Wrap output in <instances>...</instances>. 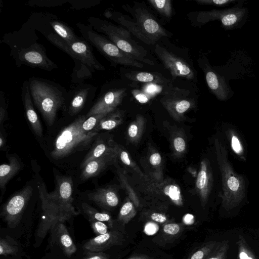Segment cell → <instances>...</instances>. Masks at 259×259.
I'll return each instance as SVG.
<instances>
[{
    "label": "cell",
    "instance_id": "cell-12",
    "mask_svg": "<svg viewBox=\"0 0 259 259\" xmlns=\"http://www.w3.org/2000/svg\"><path fill=\"white\" fill-rule=\"evenodd\" d=\"M32 190L31 186L25 187L17 192L3 205L1 215L9 228L14 229L19 224L32 195Z\"/></svg>",
    "mask_w": 259,
    "mask_h": 259
},
{
    "label": "cell",
    "instance_id": "cell-42",
    "mask_svg": "<svg viewBox=\"0 0 259 259\" xmlns=\"http://www.w3.org/2000/svg\"><path fill=\"white\" fill-rule=\"evenodd\" d=\"M90 222L94 232L97 236L108 232V227L104 222L92 220H90Z\"/></svg>",
    "mask_w": 259,
    "mask_h": 259
},
{
    "label": "cell",
    "instance_id": "cell-19",
    "mask_svg": "<svg viewBox=\"0 0 259 259\" xmlns=\"http://www.w3.org/2000/svg\"><path fill=\"white\" fill-rule=\"evenodd\" d=\"M113 149L100 157L95 159L87 163L82 169L80 178L86 180L96 177L108 166L116 164L118 160L117 154L112 141Z\"/></svg>",
    "mask_w": 259,
    "mask_h": 259
},
{
    "label": "cell",
    "instance_id": "cell-1",
    "mask_svg": "<svg viewBox=\"0 0 259 259\" xmlns=\"http://www.w3.org/2000/svg\"><path fill=\"white\" fill-rule=\"evenodd\" d=\"M38 184L42 217L36 235L42 239L59 223H64L78 212L73 205V183L71 177L57 175L55 190L50 193L43 183Z\"/></svg>",
    "mask_w": 259,
    "mask_h": 259
},
{
    "label": "cell",
    "instance_id": "cell-45",
    "mask_svg": "<svg viewBox=\"0 0 259 259\" xmlns=\"http://www.w3.org/2000/svg\"><path fill=\"white\" fill-rule=\"evenodd\" d=\"M163 231L170 235H175L180 231V226L176 223H169L164 225L163 227Z\"/></svg>",
    "mask_w": 259,
    "mask_h": 259
},
{
    "label": "cell",
    "instance_id": "cell-4",
    "mask_svg": "<svg viewBox=\"0 0 259 259\" xmlns=\"http://www.w3.org/2000/svg\"><path fill=\"white\" fill-rule=\"evenodd\" d=\"M130 9L135 21L116 11H107L104 15L126 27L130 33L147 45H154L162 37L167 36L165 29L147 9L142 7Z\"/></svg>",
    "mask_w": 259,
    "mask_h": 259
},
{
    "label": "cell",
    "instance_id": "cell-38",
    "mask_svg": "<svg viewBox=\"0 0 259 259\" xmlns=\"http://www.w3.org/2000/svg\"><path fill=\"white\" fill-rule=\"evenodd\" d=\"M109 113L94 114L87 118L82 124V129L87 132H93L100 121Z\"/></svg>",
    "mask_w": 259,
    "mask_h": 259
},
{
    "label": "cell",
    "instance_id": "cell-24",
    "mask_svg": "<svg viewBox=\"0 0 259 259\" xmlns=\"http://www.w3.org/2000/svg\"><path fill=\"white\" fill-rule=\"evenodd\" d=\"M113 149L112 140L109 141L108 145L101 140H97L94 143L93 147L83 158L80 164V168L82 169L90 161L101 157Z\"/></svg>",
    "mask_w": 259,
    "mask_h": 259
},
{
    "label": "cell",
    "instance_id": "cell-2",
    "mask_svg": "<svg viewBox=\"0 0 259 259\" xmlns=\"http://www.w3.org/2000/svg\"><path fill=\"white\" fill-rule=\"evenodd\" d=\"M47 37L52 44L73 59L75 64L72 77L74 82L81 83L84 79L91 77L95 70H105L86 40L79 37L74 41L66 42L55 33H50Z\"/></svg>",
    "mask_w": 259,
    "mask_h": 259
},
{
    "label": "cell",
    "instance_id": "cell-9",
    "mask_svg": "<svg viewBox=\"0 0 259 259\" xmlns=\"http://www.w3.org/2000/svg\"><path fill=\"white\" fill-rule=\"evenodd\" d=\"M243 2L238 1L229 9L195 12L193 13L192 20L198 26L211 21L218 20L226 30L239 28L246 22L248 14V9L242 7Z\"/></svg>",
    "mask_w": 259,
    "mask_h": 259
},
{
    "label": "cell",
    "instance_id": "cell-29",
    "mask_svg": "<svg viewBox=\"0 0 259 259\" xmlns=\"http://www.w3.org/2000/svg\"><path fill=\"white\" fill-rule=\"evenodd\" d=\"M50 24L55 33L66 42L74 41L79 38L75 34L71 28L61 22L52 21L50 22Z\"/></svg>",
    "mask_w": 259,
    "mask_h": 259
},
{
    "label": "cell",
    "instance_id": "cell-22",
    "mask_svg": "<svg viewBox=\"0 0 259 259\" xmlns=\"http://www.w3.org/2000/svg\"><path fill=\"white\" fill-rule=\"evenodd\" d=\"M88 197L97 205L108 209L116 206L119 201L116 192L109 187L98 189L89 193Z\"/></svg>",
    "mask_w": 259,
    "mask_h": 259
},
{
    "label": "cell",
    "instance_id": "cell-18",
    "mask_svg": "<svg viewBox=\"0 0 259 259\" xmlns=\"http://www.w3.org/2000/svg\"><path fill=\"white\" fill-rule=\"evenodd\" d=\"M124 236L118 231H108L107 233L97 235L88 240L83 248L90 252H101L109 248L123 243Z\"/></svg>",
    "mask_w": 259,
    "mask_h": 259
},
{
    "label": "cell",
    "instance_id": "cell-3",
    "mask_svg": "<svg viewBox=\"0 0 259 259\" xmlns=\"http://www.w3.org/2000/svg\"><path fill=\"white\" fill-rule=\"evenodd\" d=\"M28 82L33 103L47 124L52 125L58 111L64 106L68 92L61 85L47 79L32 77Z\"/></svg>",
    "mask_w": 259,
    "mask_h": 259
},
{
    "label": "cell",
    "instance_id": "cell-53",
    "mask_svg": "<svg viewBox=\"0 0 259 259\" xmlns=\"http://www.w3.org/2000/svg\"><path fill=\"white\" fill-rule=\"evenodd\" d=\"M5 146V139L4 136L3 135L2 132L1 133V137H0V148L1 149L4 148Z\"/></svg>",
    "mask_w": 259,
    "mask_h": 259
},
{
    "label": "cell",
    "instance_id": "cell-10",
    "mask_svg": "<svg viewBox=\"0 0 259 259\" xmlns=\"http://www.w3.org/2000/svg\"><path fill=\"white\" fill-rule=\"evenodd\" d=\"M138 175V174H137ZM140 178L136 183V189L145 194H153L164 196L178 206L183 205V197L180 187L172 180L158 181L154 178L146 175Z\"/></svg>",
    "mask_w": 259,
    "mask_h": 259
},
{
    "label": "cell",
    "instance_id": "cell-15",
    "mask_svg": "<svg viewBox=\"0 0 259 259\" xmlns=\"http://www.w3.org/2000/svg\"><path fill=\"white\" fill-rule=\"evenodd\" d=\"M126 91L125 88L114 89L102 94L89 109L85 115L86 117L115 110L124 97Z\"/></svg>",
    "mask_w": 259,
    "mask_h": 259
},
{
    "label": "cell",
    "instance_id": "cell-51",
    "mask_svg": "<svg viewBox=\"0 0 259 259\" xmlns=\"http://www.w3.org/2000/svg\"><path fill=\"white\" fill-rule=\"evenodd\" d=\"M183 221L187 225H192L194 222V216L191 214H187L184 216Z\"/></svg>",
    "mask_w": 259,
    "mask_h": 259
},
{
    "label": "cell",
    "instance_id": "cell-48",
    "mask_svg": "<svg viewBox=\"0 0 259 259\" xmlns=\"http://www.w3.org/2000/svg\"><path fill=\"white\" fill-rule=\"evenodd\" d=\"M149 162L153 166L159 165L161 163V156L158 152L152 153L149 157Z\"/></svg>",
    "mask_w": 259,
    "mask_h": 259
},
{
    "label": "cell",
    "instance_id": "cell-30",
    "mask_svg": "<svg viewBox=\"0 0 259 259\" xmlns=\"http://www.w3.org/2000/svg\"><path fill=\"white\" fill-rule=\"evenodd\" d=\"M82 209L84 213L89 218L90 220L107 222L112 227L113 225L111 216L105 212H100L85 202L81 204Z\"/></svg>",
    "mask_w": 259,
    "mask_h": 259
},
{
    "label": "cell",
    "instance_id": "cell-34",
    "mask_svg": "<svg viewBox=\"0 0 259 259\" xmlns=\"http://www.w3.org/2000/svg\"><path fill=\"white\" fill-rule=\"evenodd\" d=\"M148 2L160 14L169 18L172 15V4L170 0H150Z\"/></svg>",
    "mask_w": 259,
    "mask_h": 259
},
{
    "label": "cell",
    "instance_id": "cell-23",
    "mask_svg": "<svg viewBox=\"0 0 259 259\" xmlns=\"http://www.w3.org/2000/svg\"><path fill=\"white\" fill-rule=\"evenodd\" d=\"M9 163H3L0 166V188L4 190L8 182L21 169L22 164L14 156L9 158Z\"/></svg>",
    "mask_w": 259,
    "mask_h": 259
},
{
    "label": "cell",
    "instance_id": "cell-31",
    "mask_svg": "<svg viewBox=\"0 0 259 259\" xmlns=\"http://www.w3.org/2000/svg\"><path fill=\"white\" fill-rule=\"evenodd\" d=\"M113 144L117 154L118 159H119L123 164L132 169L138 175L141 177L144 176L145 174L132 159L128 153L114 141Z\"/></svg>",
    "mask_w": 259,
    "mask_h": 259
},
{
    "label": "cell",
    "instance_id": "cell-16",
    "mask_svg": "<svg viewBox=\"0 0 259 259\" xmlns=\"http://www.w3.org/2000/svg\"><path fill=\"white\" fill-rule=\"evenodd\" d=\"M97 88L89 84L80 83L71 89L67 96L69 100L68 112L71 116L80 112L90 99L94 98Z\"/></svg>",
    "mask_w": 259,
    "mask_h": 259
},
{
    "label": "cell",
    "instance_id": "cell-36",
    "mask_svg": "<svg viewBox=\"0 0 259 259\" xmlns=\"http://www.w3.org/2000/svg\"><path fill=\"white\" fill-rule=\"evenodd\" d=\"M237 244L238 248L239 259H257L249 247L243 236L239 235Z\"/></svg>",
    "mask_w": 259,
    "mask_h": 259
},
{
    "label": "cell",
    "instance_id": "cell-13",
    "mask_svg": "<svg viewBox=\"0 0 259 259\" xmlns=\"http://www.w3.org/2000/svg\"><path fill=\"white\" fill-rule=\"evenodd\" d=\"M16 57L20 65L25 64L49 71L57 68V65L47 57L45 48L37 43L18 50Z\"/></svg>",
    "mask_w": 259,
    "mask_h": 259
},
{
    "label": "cell",
    "instance_id": "cell-28",
    "mask_svg": "<svg viewBox=\"0 0 259 259\" xmlns=\"http://www.w3.org/2000/svg\"><path fill=\"white\" fill-rule=\"evenodd\" d=\"M145 119L144 116L138 114L135 119L131 123L127 130V137L133 143L138 142L144 132Z\"/></svg>",
    "mask_w": 259,
    "mask_h": 259
},
{
    "label": "cell",
    "instance_id": "cell-43",
    "mask_svg": "<svg viewBox=\"0 0 259 259\" xmlns=\"http://www.w3.org/2000/svg\"><path fill=\"white\" fill-rule=\"evenodd\" d=\"M132 93L135 98L141 103H146L154 97V95L137 89L133 90Z\"/></svg>",
    "mask_w": 259,
    "mask_h": 259
},
{
    "label": "cell",
    "instance_id": "cell-41",
    "mask_svg": "<svg viewBox=\"0 0 259 259\" xmlns=\"http://www.w3.org/2000/svg\"><path fill=\"white\" fill-rule=\"evenodd\" d=\"M196 2L200 5L224 7L238 1L236 0H196Z\"/></svg>",
    "mask_w": 259,
    "mask_h": 259
},
{
    "label": "cell",
    "instance_id": "cell-26",
    "mask_svg": "<svg viewBox=\"0 0 259 259\" xmlns=\"http://www.w3.org/2000/svg\"><path fill=\"white\" fill-rule=\"evenodd\" d=\"M57 231L61 248L64 253L70 257L76 251L77 248L64 223H59L57 225Z\"/></svg>",
    "mask_w": 259,
    "mask_h": 259
},
{
    "label": "cell",
    "instance_id": "cell-25",
    "mask_svg": "<svg viewBox=\"0 0 259 259\" xmlns=\"http://www.w3.org/2000/svg\"><path fill=\"white\" fill-rule=\"evenodd\" d=\"M128 79L136 81L155 83L159 85L167 84L169 80L157 73L132 71L125 74Z\"/></svg>",
    "mask_w": 259,
    "mask_h": 259
},
{
    "label": "cell",
    "instance_id": "cell-40",
    "mask_svg": "<svg viewBox=\"0 0 259 259\" xmlns=\"http://www.w3.org/2000/svg\"><path fill=\"white\" fill-rule=\"evenodd\" d=\"M172 146L174 151L178 155L184 153L186 151V141L184 138L181 136H177L173 138Z\"/></svg>",
    "mask_w": 259,
    "mask_h": 259
},
{
    "label": "cell",
    "instance_id": "cell-20",
    "mask_svg": "<svg viewBox=\"0 0 259 259\" xmlns=\"http://www.w3.org/2000/svg\"><path fill=\"white\" fill-rule=\"evenodd\" d=\"M205 73L209 89L219 100L225 101L232 96L233 92L223 76L208 66L206 68Z\"/></svg>",
    "mask_w": 259,
    "mask_h": 259
},
{
    "label": "cell",
    "instance_id": "cell-14",
    "mask_svg": "<svg viewBox=\"0 0 259 259\" xmlns=\"http://www.w3.org/2000/svg\"><path fill=\"white\" fill-rule=\"evenodd\" d=\"M155 51L164 67L169 71L174 78L180 77L189 80L194 78L195 73L193 69L184 60L168 52L159 45H156Z\"/></svg>",
    "mask_w": 259,
    "mask_h": 259
},
{
    "label": "cell",
    "instance_id": "cell-7",
    "mask_svg": "<svg viewBox=\"0 0 259 259\" xmlns=\"http://www.w3.org/2000/svg\"><path fill=\"white\" fill-rule=\"evenodd\" d=\"M88 21L96 31L103 34L118 48L136 60L149 65L154 64L152 61L147 58V51L132 38L131 33L127 29L106 20L94 17H89Z\"/></svg>",
    "mask_w": 259,
    "mask_h": 259
},
{
    "label": "cell",
    "instance_id": "cell-27",
    "mask_svg": "<svg viewBox=\"0 0 259 259\" xmlns=\"http://www.w3.org/2000/svg\"><path fill=\"white\" fill-rule=\"evenodd\" d=\"M122 113L114 110L105 116L100 121L93 132H97L100 130H110L114 128L122 122Z\"/></svg>",
    "mask_w": 259,
    "mask_h": 259
},
{
    "label": "cell",
    "instance_id": "cell-11",
    "mask_svg": "<svg viewBox=\"0 0 259 259\" xmlns=\"http://www.w3.org/2000/svg\"><path fill=\"white\" fill-rule=\"evenodd\" d=\"M160 102L176 120L185 118L184 114L195 106L194 100L189 97V92L177 87H171L162 94Z\"/></svg>",
    "mask_w": 259,
    "mask_h": 259
},
{
    "label": "cell",
    "instance_id": "cell-39",
    "mask_svg": "<svg viewBox=\"0 0 259 259\" xmlns=\"http://www.w3.org/2000/svg\"><path fill=\"white\" fill-rule=\"evenodd\" d=\"M18 251V247L9 241L7 238H1L0 254L7 256L16 254Z\"/></svg>",
    "mask_w": 259,
    "mask_h": 259
},
{
    "label": "cell",
    "instance_id": "cell-6",
    "mask_svg": "<svg viewBox=\"0 0 259 259\" xmlns=\"http://www.w3.org/2000/svg\"><path fill=\"white\" fill-rule=\"evenodd\" d=\"M86 119L85 115L79 116L60 133L51 153L53 158L61 159L76 151H82L89 147L98 133L87 132L82 129V124Z\"/></svg>",
    "mask_w": 259,
    "mask_h": 259
},
{
    "label": "cell",
    "instance_id": "cell-32",
    "mask_svg": "<svg viewBox=\"0 0 259 259\" xmlns=\"http://www.w3.org/2000/svg\"><path fill=\"white\" fill-rule=\"evenodd\" d=\"M227 135L233 152L241 159L245 160L244 147L237 134L233 130L229 129Z\"/></svg>",
    "mask_w": 259,
    "mask_h": 259
},
{
    "label": "cell",
    "instance_id": "cell-46",
    "mask_svg": "<svg viewBox=\"0 0 259 259\" xmlns=\"http://www.w3.org/2000/svg\"><path fill=\"white\" fill-rule=\"evenodd\" d=\"M159 230L158 225L153 222H147L144 228V233L147 235H153L156 234Z\"/></svg>",
    "mask_w": 259,
    "mask_h": 259
},
{
    "label": "cell",
    "instance_id": "cell-44",
    "mask_svg": "<svg viewBox=\"0 0 259 259\" xmlns=\"http://www.w3.org/2000/svg\"><path fill=\"white\" fill-rule=\"evenodd\" d=\"M0 124L2 125L7 117V105L4 93L1 91L0 94Z\"/></svg>",
    "mask_w": 259,
    "mask_h": 259
},
{
    "label": "cell",
    "instance_id": "cell-35",
    "mask_svg": "<svg viewBox=\"0 0 259 259\" xmlns=\"http://www.w3.org/2000/svg\"><path fill=\"white\" fill-rule=\"evenodd\" d=\"M229 248L228 241L223 240L218 242L206 259H225Z\"/></svg>",
    "mask_w": 259,
    "mask_h": 259
},
{
    "label": "cell",
    "instance_id": "cell-37",
    "mask_svg": "<svg viewBox=\"0 0 259 259\" xmlns=\"http://www.w3.org/2000/svg\"><path fill=\"white\" fill-rule=\"evenodd\" d=\"M218 242L210 241L205 243L189 257V259H206Z\"/></svg>",
    "mask_w": 259,
    "mask_h": 259
},
{
    "label": "cell",
    "instance_id": "cell-47",
    "mask_svg": "<svg viewBox=\"0 0 259 259\" xmlns=\"http://www.w3.org/2000/svg\"><path fill=\"white\" fill-rule=\"evenodd\" d=\"M161 89V85L155 83H151L148 85H145L143 91L155 96L156 93H159Z\"/></svg>",
    "mask_w": 259,
    "mask_h": 259
},
{
    "label": "cell",
    "instance_id": "cell-33",
    "mask_svg": "<svg viewBox=\"0 0 259 259\" xmlns=\"http://www.w3.org/2000/svg\"><path fill=\"white\" fill-rule=\"evenodd\" d=\"M133 202L128 200L121 207L118 220L123 224H127L136 214V210Z\"/></svg>",
    "mask_w": 259,
    "mask_h": 259
},
{
    "label": "cell",
    "instance_id": "cell-17",
    "mask_svg": "<svg viewBox=\"0 0 259 259\" xmlns=\"http://www.w3.org/2000/svg\"><path fill=\"white\" fill-rule=\"evenodd\" d=\"M213 186V176L209 161L203 159L197 176L195 188L204 208L207 203Z\"/></svg>",
    "mask_w": 259,
    "mask_h": 259
},
{
    "label": "cell",
    "instance_id": "cell-49",
    "mask_svg": "<svg viewBox=\"0 0 259 259\" xmlns=\"http://www.w3.org/2000/svg\"><path fill=\"white\" fill-rule=\"evenodd\" d=\"M151 218L153 221L159 223H164L167 220V218L164 214L158 212L152 213Z\"/></svg>",
    "mask_w": 259,
    "mask_h": 259
},
{
    "label": "cell",
    "instance_id": "cell-5",
    "mask_svg": "<svg viewBox=\"0 0 259 259\" xmlns=\"http://www.w3.org/2000/svg\"><path fill=\"white\" fill-rule=\"evenodd\" d=\"M214 144L222 181V205L230 210L238 206L244 198L245 181L242 176L234 170L228 160L225 146L218 139H215Z\"/></svg>",
    "mask_w": 259,
    "mask_h": 259
},
{
    "label": "cell",
    "instance_id": "cell-52",
    "mask_svg": "<svg viewBox=\"0 0 259 259\" xmlns=\"http://www.w3.org/2000/svg\"><path fill=\"white\" fill-rule=\"evenodd\" d=\"M127 259H153V258L144 254H134Z\"/></svg>",
    "mask_w": 259,
    "mask_h": 259
},
{
    "label": "cell",
    "instance_id": "cell-50",
    "mask_svg": "<svg viewBox=\"0 0 259 259\" xmlns=\"http://www.w3.org/2000/svg\"><path fill=\"white\" fill-rule=\"evenodd\" d=\"M92 253L88 255L84 259H108V254L101 252H91Z\"/></svg>",
    "mask_w": 259,
    "mask_h": 259
},
{
    "label": "cell",
    "instance_id": "cell-21",
    "mask_svg": "<svg viewBox=\"0 0 259 259\" xmlns=\"http://www.w3.org/2000/svg\"><path fill=\"white\" fill-rule=\"evenodd\" d=\"M21 98L27 118L34 133L38 137L42 135V128L33 107L28 81L23 82L21 88Z\"/></svg>",
    "mask_w": 259,
    "mask_h": 259
},
{
    "label": "cell",
    "instance_id": "cell-8",
    "mask_svg": "<svg viewBox=\"0 0 259 259\" xmlns=\"http://www.w3.org/2000/svg\"><path fill=\"white\" fill-rule=\"evenodd\" d=\"M76 26L84 40L110 62L124 66L143 67L142 63L121 50L106 36L96 31L90 25L78 23Z\"/></svg>",
    "mask_w": 259,
    "mask_h": 259
}]
</instances>
